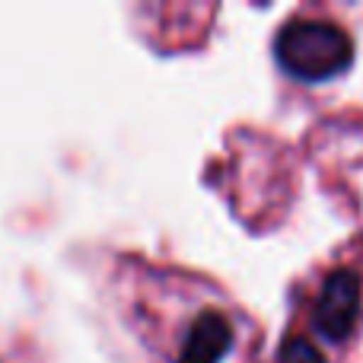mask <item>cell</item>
I'll return each instance as SVG.
<instances>
[{"mask_svg": "<svg viewBox=\"0 0 363 363\" xmlns=\"http://www.w3.org/2000/svg\"><path fill=\"white\" fill-rule=\"evenodd\" d=\"M277 363H325V357L309 338H287L277 351Z\"/></svg>", "mask_w": 363, "mask_h": 363, "instance_id": "4", "label": "cell"}, {"mask_svg": "<svg viewBox=\"0 0 363 363\" xmlns=\"http://www.w3.org/2000/svg\"><path fill=\"white\" fill-rule=\"evenodd\" d=\"M233 347V328L213 309L198 313V319L191 322L185 341H182L179 363H220Z\"/></svg>", "mask_w": 363, "mask_h": 363, "instance_id": "3", "label": "cell"}, {"mask_svg": "<svg viewBox=\"0 0 363 363\" xmlns=\"http://www.w3.org/2000/svg\"><path fill=\"white\" fill-rule=\"evenodd\" d=\"M315 328L328 341H345L360 319V277L347 268H338L322 284L315 303Z\"/></svg>", "mask_w": 363, "mask_h": 363, "instance_id": "2", "label": "cell"}, {"mask_svg": "<svg viewBox=\"0 0 363 363\" xmlns=\"http://www.w3.org/2000/svg\"><path fill=\"white\" fill-rule=\"evenodd\" d=\"M274 57L294 80L319 83L351 67L354 42L328 19H287L274 35Z\"/></svg>", "mask_w": 363, "mask_h": 363, "instance_id": "1", "label": "cell"}]
</instances>
